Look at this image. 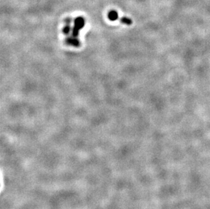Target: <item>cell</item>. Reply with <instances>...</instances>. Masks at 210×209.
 Returning a JSON list of instances; mask_svg holds the SVG:
<instances>
[{"label":"cell","mask_w":210,"mask_h":209,"mask_svg":"<svg viewBox=\"0 0 210 209\" xmlns=\"http://www.w3.org/2000/svg\"><path fill=\"white\" fill-rule=\"evenodd\" d=\"M84 19L82 16H78L74 20V27L72 29L73 37H77L78 35L79 31L83 28L84 26Z\"/></svg>","instance_id":"1"},{"label":"cell","mask_w":210,"mask_h":209,"mask_svg":"<svg viewBox=\"0 0 210 209\" xmlns=\"http://www.w3.org/2000/svg\"><path fill=\"white\" fill-rule=\"evenodd\" d=\"M66 43L70 45V46H73L75 47H78L80 46V41H79L76 37L67 38V40H66Z\"/></svg>","instance_id":"2"},{"label":"cell","mask_w":210,"mask_h":209,"mask_svg":"<svg viewBox=\"0 0 210 209\" xmlns=\"http://www.w3.org/2000/svg\"><path fill=\"white\" fill-rule=\"evenodd\" d=\"M108 17L110 20L114 21L118 18V12L116 10H111V11L109 12Z\"/></svg>","instance_id":"3"},{"label":"cell","mask_w":210,"mask_h":209,"mask_svg":"<svg viewBox=\"0 0 210 209\" xmlns=\"http://www.w3.org/2000/svg\"><path fill=\"white\" fill-rule=\"evenodd\" d=\"M121 22L122 23H123V24H125V25H130L132 24V20L129 18H127V17H123L121 19Z\"/></svg>","instance_id":"4"},{"label":"cell","mask_w":210,"mask_h":209,"mask_svg":"<svg viewBox=\"0 0 210 209\" xmlns=\"http://www.w3.org/2000/svg\"><path fill=\"white\" fill-rule=\"evenodd\" d=\"M71 31V27L69 25H66L65 27H64V28L63 29V32L64 34H68Z\"/></svg>","instance_id":"5"},{"label":"cell","mask_w":210,"mask_h":209,"mask_svg":"<svg viewBox=\"0 0 210 209\" xmlns=\"http://www.w3.org/2000/svg\"><path fill=\"white\" fill-rule=\"evenodd\" d=\"M65 23H67V24H70V23H71V21H72V19H71L70 18H67L65 20Z\"/></svg>","instance_id":"6"}]
</instances>
